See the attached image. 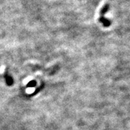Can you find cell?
Instances as JSON below:
<instances>
[{"label":"cell","instance_id":"6da1fadb","mask_svg":"<svg viewBox=\"0 0 130 130\" xmlns=\"http://www.w3.org/2000/svg\"><path fill=\"white\" fill-rule=\"evenodd\" d=\"M5 81H6V83L8 86L12 85L13 83V78L9 76L7 73H5Z\"/></svg>","mask_w":130,"mask_h":130},{"label":"cell","instance_id":"7a4b0ae2","mask_svg":"<svg viewBox=\"0 0 130 130\" xmlns=\"http://www.w3.org/2000/svg\"><path fill=\"white\" fill-rule=\"evenodd\" d=\"M100 21L102 23L105 27H108V26L110 25V23H111L110 21L108 20V19H106V18H105L104 17H103V16H102V17H100Z\"/></svg>","mask_w":130,"mask_h":130},{"label":"cell","instance_id":"3957f363","mask_svg":"<svg viewBox=\"0 0 130 130\" xmlns=\"http://www.w3.org/2000/svg\"><path fill=\"white\" fill-rule=\"evenodd\" d=\"M108 9H109V4H106L101 9V11H100L101 15H104L108 11Z\"/></svg>","mask_w":130,"mask_h":130}]
</instances>
